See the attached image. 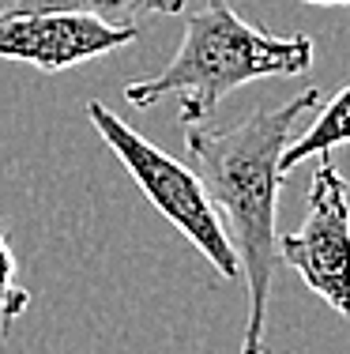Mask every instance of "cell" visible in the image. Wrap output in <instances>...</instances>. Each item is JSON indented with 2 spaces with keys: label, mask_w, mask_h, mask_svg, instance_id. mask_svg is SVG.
Here are the masks:
<instances>
[{
  "label": "cell",
  "mask_w": 350,
  "mask_h": 354,
  "mask_svg": "<svg viewBox=\"0 0 350 354\" xmlns=\"http://www.w3.org/2000/svg\"><path fill=\"white\" fill-rule=\"evenodd\" d=\"M320 91L305 87L294 98L268 109H256L233 129H204L188 124L185 147L200 162L207 192L215 207L226 212L237 260L249 279V320L241 335V354H264V324H268V298L275 279V212H279V189L286 181L279 158L294 136V124L305 113L320 109Z\"/></svg>",
  "instance_id": "obj_1"
},
{
  "label": "cell",
  "mask_w": 350,
  "mask_h": 354,
  "mask_svg": "<svg viewBox=\"0 0 350 354\" xmlns=\"http://www.w3.org/2000/svg\"><path fill=\"white\" fill-rule=\"evenodd\" d=\"M313 53L316 46L309 35L275 38L241 19L230 0H204V8H196L185 19V38L173 61L151 80L128 83L124 102L151 109L166 95H177V121L188 129V124H204L222 98L245 83L309 72Z\"/></svg>",
  "instance_id": "obj_2"
},
{
  "label": "cell",
  "mask_w": 350,
  "mask_h": 354,
  "mask_svg": "<svg viewBox=\"0 0 350 354\" xmlns=\"http://www.w3.org/2000/svg\"><path fill=\"white\" fill-rule=\"evenodd\" d=\"M87 117L98 129V136L106 140V147L121 158V166L128 170V177L144 189V196L211 260V268L226 283L237 279L241 275L237 245L230 241V230H226V223H222L219 207H215L211 192H207L204 177L196 170H188L185 162L170 158L166 151H158L155 143L147 136H139L136 129H128V124L117 113H110L98 98L87 102Z\"/></svg>",
  "instance_id": "obj_3"
},
{
  "label": "cell",
  "mask_w": 350,
  "mask_h": 354,
  "mask_svg": "<svg viewBox=\"0 0 350 354\" xmlns=\"http://www.w3.org/2000/svg\"><path fill=\"white\" fill-rule=\"evenodd\" d=\"M275 257L294 268L316 298L350 320V200L347 177L328 155H316L305 223L275 238Z\"/></svg>",
  "instance_id": "obj_4"
},
{
  "label": "cell",
  "mask_w": 350,
  "mask_h": 354,
  "mask_svg": "<svg viewBox=\"0 0 350 354\" xmlns=\"http://www.w3.org/2000/svg\"><path fill=\"white\" fill-rule=\"evenodd\" d=\"M136 27H113L79 12H0V61H23L57 75L128 46Z\"/></svg>",
  "instance_id": "obj_5"
},
{
  "label": "cell",
  "mask_w": 350,
  "mask_h": 354,
  "mask_svg": "<svg viewBox=\"0 0 350 354\" xmlns=\"http://www.w3.org/2000/svg\"><path fill=\"white\" fill-rule=\"evenodd\" d=\"M343 143H350V83L336 98L320 102L316 121L302 132V136H290V143L282 147L279 166H282V174L290 177L302 162H309L313 155H328V151L343 147Z\"/></svg>",
  "instance_id": "obj_6"
},
{
  "label": "cell",
  "mask_w": 350,
  "mask_h": 354,
  "mask_svg": "<svg viewBox=\"0 0 350 354\" xmlns=\"http://www.w3.org/2000/svg\"><path fill=\"white\" fill-rule=\"evenodd\" d=\"M41 8L95 15V19L113 23V27H139L144 19H155V15H181L185 0H12L0 12H41Z\"/></svg>",
  "instance_id": "obj_7"
},
{
  "label": "cell",
  "mask_w": 350,
  "mask_h": 354,
  "mask_svg": "<svg viewBox=\"0 0 350 354\" xmlns=\"http://www.w3.org/2000/svg\"><path fill=\"white\" fill-rule=\"evenodd\" d=\"M30 309V290L15 279V252L8 241V230L0 223V335L12 332V324Z\"/></svg>",
  "instance_id": "obj_8"
},
{
  "label": "cell",
  "mask_w": 350,
  "mask_h": 354,
  "mask_svg": "<svg viewBox=\"0 0 350 354\" xmlns=\"http://www.w3.org/2000/svg\"><path fill=\"white\" fill-rule=\"evenodd\" d=\"M302 4H313V8H350V0H302Z\"/></svg>",
  "instance_id": "obj_9"
}]
</instances>
